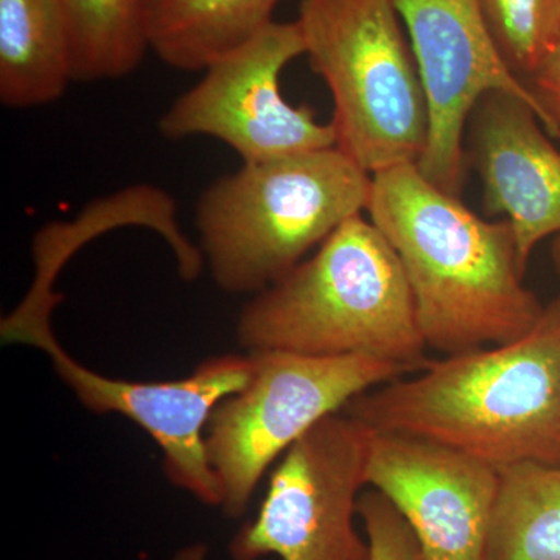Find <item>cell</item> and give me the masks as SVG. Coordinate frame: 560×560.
<instances>
[{
    "instance_id": "obj_1",
    "label": "cell",
    "mask_w": 560,
    "mask_h": 560,
    "mask_svg": "<svg viewBox=\"0 0 560 560\" xmlns=\"http://www.w3.org/2000/svg\"><path fill=\"white\" fill-rule=\"evenodd\" d=\"M368 212L399 257L429 348L455 355L536 326L545 305L523 282L508 221L482 219L416 164L372 175Z\"/></svg>"
},
{
    "instance_id": "obj_2",
    "label": "cell",
    "mask_w": 560,
    "mask_h": 560,
    "mask_svg": "<svg viewBox=\"0 0 560 560\" xmlns=\"http://www.w3.org/2000/svg\"><path fill=\"white\" fill-rule=\"evenodd\" d=\"M374 431L442 442L492 464L560 466V293L510 342L429 361L345 408Z\"/></svg>"
},
{
    "instance_id": "obj_3",
    "label": "cell",
    "mask_w": 560,
    "mask_h": 560,
    "mask_svg": "<svg viewBox=\"0 0 560 560\" xmlns=\"http://www.w3.org/2000/svg\"><path fill=\"white\" fill-rule=\"evenodd\" d=\"M237 337L249 353L364 355L410 372L430 361L399 257L363 215L256 294L238 318Z\"/></svg>"
},
{
    "instance_id": "obj_4",
    "label": "cell",
    "mask_w": 560,
    "mask_h": 560,
    "mask_svg": "<svg viewBox=\"0 0 560 560\" xmlns=\"http://www.w3.org/2000/svg\"><path fill=\"white\" fill-rule=\"evenodd\" d=\"M372 175L338 147L243 162L201 195L195 213L213 282L259 294L370 206Z\"/></svg>"
},
{
    "instance_id": "obj_5",
    "label": "cell",
    "mask_w": 560,
    "mask_h": 560,
    "mask_svg": "<svg viewBox=\"0 0 560 560\" xmlns=\"http://www.w3.org/2000/svg\"><path fill=\"white\" fill-rule=\"evenodd\" d=\"M298 24L334 101L338 149L371 175L418 164L429 103L393 0H302Z\"/></svg>"
},
{
    "instance_id": "obj_6",
    "label": "cell",
    "mask_w": 560,
    "mask_h": 560,
    "mask_svg": "<svg viewBox=\"0 0 560 560\" xmlns=\"http://www.w3.org/2000/svg\"><path fill=\"white\" fill-rule=\"evenodd\" d=\"M253 377L221 401L206 425V452L223 486V510L241 517L268 467L320 420L361 394L411 374L364 355L250 353Z\"/></svg>"
},
{
    "instance_id": "obj_7",
    "label": "cell",
    "mask_w": 560,
    "mask_h": 560,
    "mask_svg": "<svg viewBox=\"0 0 560 560\" xmlns=\"http://www.w3.org/2000/svg\"><path fill=\"white\" fill-rule=\"evenodd\" d=\"M372 430L341 411L320 420L291 445L272 471L256 521L230 544L232 560H371L355 529L366 486ZM206 545L180 548L173 560H208Z\"/></svg>"
},
{
    "instance_id": "obj_8",
    "label": "cell",
    "mask_w": 560,
    "mask_h": 560,
    "mask_svg": "<svg viewBox=\"0 0 560 560\" xmlns=\"http://www.w3.org/2000/svg\"><path fill=\"white\" fill-rule=\"evenodd\" d=\"M301 55L305 44L298 21H272L245 46L210 65L173 102L161 117V135L219 139L243 162L337 147L334 124L316 119L311 106L291 105L280 90L283 69Z\"/></svg>"
},
{
    "instance_id": "obj_9",
    "label": "cell",
    "mask_w": 560,
    "mask_h": 560,
    "mask_svg": "<svg viewBox=\"0 0 560 560\" xmlns=\"http://www.w3.org/2000/svg\"><path fill=\"white\" fill-rule=\"evenodd\" d=\"M14 345L47 353L58 377L88 410L117 412L147 431L164 453L165 475L176 488L209 506H223V486L206 452V425L221 401L248 385L254 372L250 353L213 357L180 381L149 383L91 371L66 352L51 324L24 331Z\"/></svg>"
},
{
    "instance_id": "obj_10",
    "label": "cell",
    "mask_w": 560,
    "mask_h": 560,
    "mask_svg": "<svg viewBox=\"0 0 560 560\" xmlns=\"http://www.w3.org/2000/svg\"><path fill=\"white\" fill-rule=\"evenodd\" d=\"M418 65L430 130L418 168L452 195L463 190L467 121L489 92H508L528 102L545 127L539 103L512 72L478 0H393ZM547 130V128H545Z\"/></svg>"
},
{
    "instance_id": "obj_11",
    "label": "cell",
    "mask_w": 560,
    "mask_h": 560,
    "mask_svg": "<svg viewBox=\"0 0 560 560\" xmlns=\"http://www.w3.org/2000/svg\"><path fill=\"white\" fill-rule=\"evenodd\" d=\"M364 481L400 512L425 560H488L500 489L492 464L427 438L372 430Z\"/></svg>"
},
{
    "instance_id": "obj_12",
    "label": "cell",
    "mask_w": 560,
    "mask_h": 560,
    "mask_svg": "<svg viewBox=\"0 0 560 560\" xmlns=\"http://www.w3.org/2000/svg\"><path fill=\"white\" fill-rule=\"evenodd\" d=\"M464 147L485 209L511 224L526 270L537 245L560 234V150L528 102L499 91L475 105Z\"/></svg>"
},
{
    "instance_id": "obj_13",
    "label": "cell",
    "mask_w": 560,
    "mask_h": 560,
    "mask_svg": "<svg viewBox=\"0 0 560 560\" xmlns=\"http://www.w3.org/2000/svg\"><path fill=\"white\" fill-rule=\"evenodd\" d=\"M127 226L156 232L172 249L180 278L187 282L200 278L205 257L200 246L194 245L180 230L171 195L150 184L124 187L91 201L75 219L51 221L36 232L32 243L35 278L24 300L0 323L3 345H10L22 331L51 324V313L62 301L55 283L68 261L88 243Z\"/></svg>"
},
{
    "instance_id": "obj_14",
    "label": "cell",
    "mask_w": 560,
    "mask_h": 560,
    "mask_svg": "<svg viewBox=\"0 0 560 560\" xmlns=\"http://www.w3.org/2000/svg\"><path fill=\"white\" fill-rule=\"evenodd\" d=\"M70 81L60 0H0V102L38 108L60 101Z\"/></svg>"
},
{
    "instance_id": "obj_15",
    "label": "cell",
    "mask_w": 560,
    "mask_h": 560,
    "mask_svg": "<svg viewBox=\"0 0 560 560\" xmlns=\"http://www.w3.org/2000/svg\"><path fill=\"white\" fill-rule=\"evenodd\" d=\"M282 0H143L147 38L165 65L206 70L272 22Z\"/></svg>"
},
{
    "instance_id": "obj_16",
    "label": "cell",
    "mask_w": 560,
    "mask_h": 560,
    "mask_svg": "<svg viewBox=\"0 0 560 560\" xmlns=\"http://www.w3.org/2000/svg\"><path fill=\"white\" fill-rule=\"evenodd\" d=\"M488 560H560V466L501 467Z\"/></svg>"
},
{
    "instance_id": "obj_17",
    "label": "cell",
    "mask_w": 560,
    "mask_h": 560,
    "mask_svg": "<svg viewBox=\"0 0 560 560\" xmlns=\"http://www.w3.org/2000/svg\"><path fill=\"white\" fill-rule=\"evenodd\" d=\"M72 80H119L150 50L143 0H60Z\"/></svg>"
},
{
    "instance_id": "obj_18",
    "label": "cell",
    "mask_w": 560,
    "mask_h": 560,
    "mask_svg": "<svg viewBox=\"0 0 560 560\" xmlns=\"http://www.w3.org/2000/svg\"><path fill=\"white\" fill-rule=\"evenodd\" d=\"M497 47L525 81L560 39V0H478Z\"/></svg>"
},
{
    "instance_id": "obj_19",
    "label": "cell",
    "mask_w": 560,
    "mask_h": 560,
    "mask_svg": "<svg viewBox=\"0 0 560 560\" xmlns=\"http://www.w3.org/2000/svg\"><path fill=\"white\" fill-rule=\"evenodd\" d=\"M357 514L366 530L371 560H425L411 526L378 490L361 493Z\"/></svg>"
},
{
    "instance_id": "obj_20",
    "label": "cell",
    "mask_w": 560,
    "mask_h": 560,
    "mask_svg": "<svg viewBox=\"0 0 560 560\" xmlns=\"http://www.w3.org/2000/svg\"><path fill=\"white\" fill-rule=\"evenodd\" d=\"M525 84L539 103L545 128L551 138L560 139V39Z\"/></svg>"
},
{
    "instance_id": "obj_21",
    "label": "cell",
    "mask_w": 560,
    "mask_h": 560,
    "mask_svg": "<svg viewBox=\"0 0 560 560\" xmlns=\"http://www.w3.org/2000/svg\"><path fill=\"white\" fill-rule=\"evenodd\" d=\"M551 260L555 265V270L560 278V234L552 238L551 243Z\"/></svg>"
}]
</instances>
